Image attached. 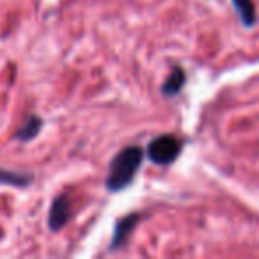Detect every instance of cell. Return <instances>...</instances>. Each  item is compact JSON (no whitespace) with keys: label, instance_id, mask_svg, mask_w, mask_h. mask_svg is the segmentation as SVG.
Instances as JSON below:
<instances>
[{"label":"cell","instance_id":"cell-5","mask_svg":"<svg viewBox=\"0 0 259 259\" xmlns=\"http://www.w3.org/2000/svg\"><path fill=\"white\" fill-rule=\"evenodd\" d=\"M45 121L39 117V115H27L25 121L22 122L18 130H16V141L18 142H30L39 135L41 128H43Z\"/></svg>","mask_w":259,"mask_h":259},{"label":"cell","instance_id":"cell-3","mask_svg":"<svg viewBox=\"0 0 259 259\" xmlns=\"http://www.w3.org/2000/svg\"><path fill=\"white\" fill-rule=\"evenodd\" d=\"M71 219V201L68 194H59L54 197L48 213V227L50 231H61Z\"/></svg>","mask_w":259,"mask_h":259},{"label":"cell","instance_id":"cell-6","mask_svg":"<svg viewBox=\"0 0 259 259\" xmlns=\"http://www.w3.org/2000/svg\"><path fill=\"white\" fill-rule=\"evenodd\" d=\"M185 82H187V73H185L180 66H176V68H172V71L167 76L165 82L162 83V94L165 98L176 96L185 87Z\"/></svg>","mask_w":259,"mask_h":259},{"label":"cell","instance_id":"cell-8","mask_svg":"<svg viewBox=\"0 0 259 259\" xmlns=\"http://www.w3.org/2000/svg\"><path fill=\"white\" fill-rule=\"evenodd\" d=\"M34 181L32 174L29 172H16V170L0 169V183L9 185V187L16 188H27Z\"/></svg>","mask_w":259,"mask_h":259},{"label":"cell","instance_id":"cell-7","mask_svg":"<svg viewBox=\"0 0 259 259\" xmlns=\"http://www.w3.org/2000/svg\"><path fill=\"white\" fill-rule=\"evenodd\" d=\"M231 4L240 16V22L247 29H252L257 23V11H255V6L252 0H231Z\"/></svg>","mask_w":259,"mask_h":259},{"label":"cell","instance_id":"cell-1","mask_svg":"<svg viewBox=\"0 0 259 259\" xmlns=\"http://www.w3.org/2000/svg\"><path fill=\"white\" fill-rule=\"evenodd\" d=\"M144 162V149L139 146H128L121 149L117 155L112 158L110 167H108L107 180H105V188L110 194H117L128 188L134 183L139 169Z\"/></svg>","mask_w":259,"mask_h":259},{"label":"cell","instance_id":"cell-4","mask_svg":"<svg viewBox=\"0 0 259 259\" xmlns=\"http://www.w3.org/2000/svg\"><path fill=\"white\" fill-rule=\"evenodd\" d=\"M139 222H141V213H130V215H124L122 219H119L114 226V233H112L108 248L115 250V248H119L121 245H124V241L130 238L132 231L137 227Z\"/></svg>","mask_w":259,"mask_h":259},{"label":"cell","instance_id":"cell-2","mask_svg":"<svg viewBox=\"0 0 259 259\" xmlns=\"http://www.w3.org/2000/svg\"><path fill=\"white\" fill-rule=\"evenodd\" d=\"M183 151V141L176 135H158L146 148V156L156 165H170Z\"/></svg>","mask_w":259,"mask_h":259}]
</instances>
